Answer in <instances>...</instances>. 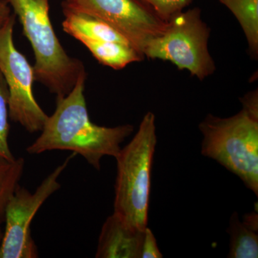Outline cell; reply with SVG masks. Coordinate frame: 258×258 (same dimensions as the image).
I'll list each match as a JSON object with an SVG mask.
<instances>
[{
	"label": "cell",
	"instance_id": "1",
	"mask_svg": "<svg viewBox=\"0 0 258 258\" xmlns=\"http://www.w3.org/2000/svg\"><path fill=\"white\" fill-rule=\"evenodd\" d=\"M87 74H81L68 94L57 97L56 108L41 130V134L27 148L30 154L52 150L71 151L82 156L97 170L106 156L116 157L120 145L134 132L131 124L106 127L91 121L85 98Z\"/></svg>",
	"mask_w": 258,
	"mask_h": 258
},
{
	"label": "cell",
	"instance_id": "2",
	"mask_svg": "<svg viewBox=\"0 0 258 258\" xmlns=\"http://www.w3.org/2000/svg\"><path fill=\"white\" fill-rule=\"evenodd\" d=\"M18 17L35 56V80L56 96L68 94L81 74L82 61L61 45L50 18L49 0H7Z\"/></svg>",
	"mask_w": 258,
	"mask_h": 258
},
{
	"label": "cell",
	"instance_id": "3",
	"mask_svg": "<svg viewBox=\"0 0 258 258\" xmlns=\"http://www.w3.org/2000/svg\"><path fill=\"white\" fill-rule=\"evenodd\" d=\"M157 144L155 115L147 112L132 140L115 158L117 174L113 213L131 227L145 230L154 152Z\"/></svg>",
	"mask_w": 258,
	"mask_h": 258
},
{
	"label": "cell",
	"instance_id": "4",
	"mask_svg": "<svg viewBox=\"0 0 258 258\" xmlns=\"http://www.w3.org/2000/svg\"><path fill=\"white\" fill-rule=\"evenodd\" d=\"M201 153L238 176L258 195V118L244 109L227 118L208 114L199 125Z\"/></svg>",
	"mask_w": 258,
	"mask_h": 258
},
{
	"label": "cell",
	"instance_id": "5",
	"mask_svg": "<svg viewBox=\"0 0 258 258\" xmlns=\"http://www.w3.org/2000/svg\"><path fill=\"white\" fill-rule=\"evenodd\" d=\"M210 29L204 22L201 10L192 8L173 17L164 31L144 47V57L169 61L178 69L189 71L203 81L216 71L209 50Z\"/></svg>",
	"mask_w": 258,
	"mask_h": 258
},
{
	"label": "cell",
	"instance_id": "6",
	"mask_svg": "<svg viewBox=\"0 0 258 258\" xmlns=\"http://www.w3.org/2000/svg\"><path fill=\"white\" fill-rule=\"evenodd\" d=\"M16 15L13 13L0 28V72L9 92L10 118L30 133L41 132L48 115L34 96L33 66L14 42Z\"/></svg>",
	"mask_w": 258,
	"mask_h": 258
},
{
	"label": "cell",
	"instance_id": "7",
	"mask_svg": "<svg viewBox=\"0 0 258 258\" xmlns=\"http://www.w3.org/2000/svg\"><path fill=\"white\" fill-rule=\"evenodd\" d=\"M76 154L73 153L62 164L42 181L34 192L18 186L5 210L0 258H36L38 250L32 239V220L42 205L60 187L58 179Z\"/></svg>",
	"mask_w": 258,
	"mask_h": 258
},
{
	"label": "cell",
	"instance_id": "8",
	"mask_svg": "<svg viewBox=\"0 0 258 258\" xmlns=\"http://www.w3.org/2000/svg\"><path fill=\"white\" fill-rule=\"evenodd\" d=\"M62 7L106 22L144 57L147 42L160 35L167 25L140 0H63Z\"/></svg>",
	"mask_w": 258,
	"mask_h": 258
},
{
	"label": "cell",
	"instance_id": "9",
	"mask_svg": "<svg viewBox=\"0 0 258 258\" xmlns=\"http://www.w3.org/2000/svg\"><path fill=\"white\" fill-rule=\"evenodd\" d=\"M144 231L132 228L113 213L102 227L96 257L141 258Z\"/></svg>",
	"mask_w": 258,
	"mask_h": 258
},
{
	"label": "cell",
	"instance_id": "10",
	"mask_svg": "<svg viewBox=\"0 0 258 258\" xmlns=\"http://www.w3.org/2000/svg\"><path fill=\"white\" fill-rule=\"evenodd\" d=\"M62 12L64 20L62 26L64 32L81 43L84 41L104 40L120 42L132 46L123 35L101 19L66 8H62Z\"/></svg>",
	"mask_w": 258,
	"mask_h": 258
},
{
	"label": "cell",
	"instance_id": "11",
	"mask_svg": "<svg viewBox=\"0 0 258 258\" xmlns=\"http://www.w3.org/2000/svg\"><path fill=\"white\" fill-rule=\"evenodd\" d=\"M82 44L100 63L114 70L124 69L128 64L140 62L144 58L126 44L104 40L84 41Z\"/></svg>",
	"mask_w": 258,
	"mask_h": 258
},
{
	"label": "cell",
	"instance_id": "12",
	"mask_svg": "<svg viewBox=\"0 0 258 258\" xmlns=\"http://www.w3.org/2000/svg\"><path fill=\"white\" fill-rule=\"evenodd\" d=\"M225 5L240 23L248 45L249 54L258 57V0H217Z\"/></svg>",
	"mask_w": 258,
	"mask_h": 258
},
{
	"label": "cell",
	"instance_id": "13",
	"mask_svg": "<svg viewBox=\"0 0 258 258\" xmlns=\"http://www.w3.org/2000/svg\"><path fill=\"white\" fill-rule=\"evenodd\" d=\"M227 232L230 237V258H257L258 234L240 221L237 212L230 217Z\"/></svg>",
	"mask_w": 258,
	"mask_h": 258
},
{
	"label": "cell",
	"instance_id": "14",
	"mask_svg": "<svg viewBox=\"0 0 258 258\" xmlns=\"http://www.w3.org/2000/svg\"><path fill=\"white\" fill-rule=\"evenodd\" d=\"M24 167L23 158L10 159L0 155V223L4 221L7 203L19 186Z\"/></svg>",
	"mask_w": 258,
	"mask_h": 258
},
{
	"label": "cell",
	"instance_id": "15",
	"mask_svg": "<svg viewBox=\"0 0 258 258\" xmlns=\"http://www.w3.org/2000/svg\"><path fill=\"white\" fill-rule=\"evenodd\" d=\"M9 92L3 74L0 72V155L15 159L9 145Z\"/></svg>",
	"mask_w": 258,
	"mask_h": 258
},
{
	"label": "cell",
	"instance_id": "16",
	"mask_svg": "<svg viewBox=\"0 0 258 258\" xmlns=\"http://www.w3.org/2000/svg\"><path fill=\"white\" fill-rule=\"evenodd\" d=\"M147 5L164 21L168 22L173 17L184 11L192 0H140Z\"/></svg>",
	"mask_w": 258,
	"mask_h": 258
},
{
	"label": "cell",
	"instance_id": "17",
	"mask_svg": "<svg viewBox=\"0 0 258 258\" xmlns=\"http://www.w3.org/2000/svg\"><path fill=\"white\" fill-rule=\"evenodd\" d=\"M163 254L159 250L157 240L152 231L147 227L144 231L141 258H162Z\"/></svg>",
	"mask_w": 258,
	"mask_h": 258
},
{
	"label": "cell",
	"instance_id": "18",
	"mask_svg": "<svg viewBox=\"0 0 258 258\" xmlns=\"http://www.w3.org/2000/svg\"><path fill=\"white\" fill-rule=\"evenodd\" d=\"M242 104V109L249 114L258 118V92L257 89L246 93L240 98Z\"/></svg>",
	"mask_w": 258,
	"mask_h": 258
},
{
	"label": "cell",
	"instance_id": "19",
	"mask_svg": "<svg viewBox=\"0 0 258 258\" xmlns=\"http://www.w3.org/2000/svg\"><path fill=\"white\" fill-rule=\"evenodd\" d=\"M12 14V8L8 2L7 0H0V28L4 25Z\"/></svg>",
	"mask_w": 258,
	"mask_h": 258
},
{
	"label": "cell",
	"instance_id": "20",
	"mask_svg": "<svg viewBox=\"0 0 258 258\" xmlns=\"http://www.w3.org/2000/svg\"><path fill=\"white\" fill-rule=\"evenodd\" d=\"M257 212H250V213L244 215L242 222L246 225L248 226L249 228L258 232V215Z\"/></svg>",
	"mask_w": 258,
	"mask_h": 258
},
{
	"label": "cell",
	"instance_id": "21",
	"mask_svg": "<svg viewBox=\"0 0 258 258\" xmlns=\"http://www.w3.org/2000/svg\"><path fill=\"white\" fill-rule=\"evenodd\" d=\"M3 232H2L1 227H0V246H1L2 239H3Z\"/></svg>",
	"mask_w": 258,
	"mask_h": 258
}]
</instances>
